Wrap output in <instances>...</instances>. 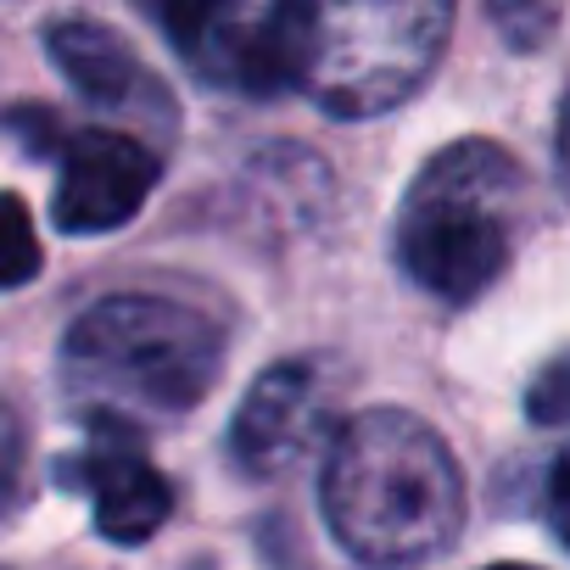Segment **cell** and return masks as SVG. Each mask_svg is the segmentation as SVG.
I'll use <instances>...</instances> for the list:
<instances>
[{
	"mask_svg": "<svg viewBox=\"0 0 570 570\" xmlns=\"http://www.w3.org/2000/svg\"><path fill=\"white\" fill-rule=\"evenodd\" d=\"M157 185V157L118 129H85L62 146L51 218L68 235H101L140 213Z\"/></svg>",
	"mask_w": 570,
	"mask_h": 570,
	"instance_id": "8992f818",
	"label": "cell"
},
{
	"mask_svg": "<svg viewBox=\"0 0 570 570\" xmlns=\"http://www.w3.org/2000/svg\"><path fill=\"white\" fill-rule=\"evenodd\" d=\"M146 18L202 68L213 57V46L235 29V0H140Z\"/></svg>",
	"mask_w": 570,
	"mask_h": 570,
	"instance_id": "9c48e42d",
	"label": "cell"
},
{
	"mask_svg": "<svg viewBox=\"0 0 570 570\" xmlns=\"http://www.w3.org/2000/svg\"><path fill=\"white\" fill-rule=\"evenodd\" d=\"M23 118H29L35 129H51V124H57L51 112H23ZM29 151H57V140H51V135H29Z\"/></svg>",
	"mask_w": 570,
	"mask_h": 570,
	"instance_id": "9a60e30c",
	"label": "cell"
},
{
	"mask_svg": "<svg viewBox=\"0 0 570 570\" xmlns=\"http://www.w3.org/2000/svg\"><path fill=\"white\" fill-rule=\"evenodd\" d=\"M548 520H553L559 542L570 548V453H559L548 470Z\"/></svg>",
	"mask_w": 570,
	"mask_h": 570,
	"instance_id": "4fadbf2b",
	"label": "cell"
},
{
	"mask_svg": "<svg viewBox=\"0 0 570 570\" xmlns=\"http://www.w3.org/2000/svg\"><path fill=\"white\" fill-rule=\"evenodd\" d=\"M553 163H559V179H564V190H570V96H564V107H559V135H553Z\"/></svg>",
	"mask_w": 570,
	"mask_h": 570,
	"instance_id": "5bb4252c",
	"label": "cell"
},
{
	"mask_svg": "<svg viewBox=\"0 0 570 570\" xmlns=\"http://www.w3.org/2000/svg\"><path fill=\"white\" fill-rule=\"evenodd\" d=\"M487 12H492L498 35H503V40H514V46L525 51V46H537V40L553 29L559 0H487Z\"/></svg>",
	"mask_w": 570,
	"mask_h": 570,
	"instance_id": "8fae6325",
	"label": "cell"
},
{
	"mask_svg": "<svg viewBox=\"0 0 570 570\" xmlns=\"http://www.w3.org/2000/svg\"><path fill=\"white\" fill-rule=\"evenodd\" d=\"M331 425H336L331 375L320 364H308V358L274 364L246 392V403L235 409L229 459L246 475H279V470H292L308 448H320L331 436Z\"/></svg>",
	"mask_w": 570,
	"mask_h": 570,
	"instance_id": "5b68a950",
	"label": "cell"
},
{
	"mask_svg": "<svg viewBox=\"0 0 570 570\" xmlns=\"http://www.w3.org/2000/svg\"><path fill=\"white\" fill-rule=\"evenodd\" d=\"M514 179L520 168L487 140H459L436 151L397 218V257L409 279L442 303L481 297L509 263L503 202Z\"/></svg>",
	"mask_w": 570,
	"mask_h": 570,
	"instance_id": "3957f363",
	"label": "cell"
},
{
	"mask_svg": "<svg viewBox=\"0 0 570 570\" xmlns=\"http://www.w3.org/2000/svg\"><path fill=\"white\" fill-rule=\"evenodd\" d=\"M525 414L537 425H570V353H559L525 392Z\"/></svg>",
	"mask_w": 570,
	"mask_h": 570,
	"instance_id": "7c38bea8",
	"label": "cell"
},
{
	"mask_svg": "<svg viewBox=\"0 0 570 570\" xmlns=\"http://www.w3.org/2000/svg\"><path fill=\"white\" fill-rule=\"evenodd\" d=\"M487 570H525V564H487Z\"/></svg>",
	"mask_w": 570,
	"mask_h": 570,
	"instance_id": "2e32d148",
	"label": "cell"
},
{
	"mask_svg": "<svg viewBox=\"0 0 570 570\" xmlns=\"http://www.w3.org/2000/svg\"><path fill=\"white\" fill-rule=\"evenodd\" d=\"M40 274V235L23 196L0 190V292H18Z\"/></svg>",
	"mask_w": 570,
	"mask_h": 570,
	"instance_id": "30bf717a",
	"label": "cell"
},
{
	"mask_svg": "<svg viewBox=\"0 0 570 570\" xmlns=\"http://www.w3.org/2000/svg\"><path fill=\"white\" fill-rule=\"evenodd\" d=\"M224 370L218 331L168 297H107L96 303L62 353V375L118 409L190 414Z\"/></svg>",
	"mask_w": 570,
	"mask_h": 570,
	"instance_id": "7a4b0ae2",
	"label": "cell"
},
{
	"mask_svg": "<svg viewBox=\"0 0 570 570\" xmlns=\"http://www.w3.org/2000/svg\"><path fill=\"white\" fill-rule=\"evenodd\" d=\"M90 498H96V531L107 542H146L174 514V487L157 475V464L124 442L90 448L79 464Z\"/></svg>",
	"mask_w": 570,
	"mask_h": 570,
	"instance_id": "ba28073f",
	"label": "cell"
},
{
	"mask_svg": "<svg viewBox=\"0 0 570 570\" xmlns=\"http://www.w3.org/2000/svg\"><path fill=\"white\" fill-rule=\"evenodd\" d=\"M46 46H51V62L62 68V79L85 101H96L107 112H157V118H168V96H163L157 73L112 29H101V23H57L46 35Z\"/></svg>",
	"mask_w": 570,
	"mask_h": 570,
	"instance_id": "52a82bcc",
	"label": "cell"
},
{
	"mask_svg": "<svg viewBox=\"0 0 570 570\" xmlns=\"http://www.w3.org/2000/svg\"><path fill=\"white\" fill-rule=\"evenodd\" d=\"M320 503L347 553L370 564H420L459 537L464 475L420 414L370 409L331 436Z\"/></svg>",
	"mask_w": 570,
	"mask_h": 570,
	"instance_id": "6da1fadb",
	"label": "cell"
},
{
	"mask_svg": "<svg viewBox=\"0 0 570 570\" xmlns=\"http://www.w3.org/2000/svg\"><path fill=\"white\" fill-rule=\"evenodd\" d=\"M308 79L336 118L397 107L442 57L453 0H303Z\"/></svg>",
	"mask_w": 570,
	"mask_h": 570,
	"instance_id": "277c9868",
	"label": "cell"
}]
</instances>
